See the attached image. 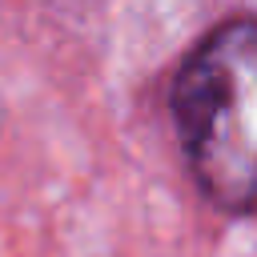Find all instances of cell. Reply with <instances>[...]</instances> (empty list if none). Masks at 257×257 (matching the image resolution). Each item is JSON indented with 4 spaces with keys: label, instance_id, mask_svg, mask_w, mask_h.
I'll use <instances>...</instances> for the list:
<instances>
[{
    "label": "cell",
    "instance_id": "cell-1",
    "mask_svg": "<svg viewBox=\"0 0 257 257\" xmlns=\"http://www.w3.org/2000/svg\"><path fill=\"white\" fill-rule=\"evenodd\" d=\"M173 124L201 193L225 213L257 209V20L209 32L173 80Z\"/></svg>",
    "mask_w": 257,
    "mask_h": 257
}]
</instances>
